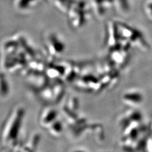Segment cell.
I'll use <instances>...</instances> for the list:
<instances>
[{"label":"cell","mask_w":152,"mask_h":152,"mask_svg":"<svg viewBox=\"0 0 152 152\" xmlns=\"http://www.w3.org/2000/svg\"><path fill=\"white\" fill-rule=\"evenodd\" d=\"M10 85L5 75L0 72V98L6 97L10 92Z\"/></svg>","instance_id":"obj_9"},{"label":"cell","mask_w":152,"mask_h":152,"mask_svg":"<svg viewBox=\"0 0 152 152\" xmlns=\"http://www.w3.org/2000/svg\"><path fill=\"white\" fill-rule=\"evenodd\" d=\"M45 50L51 60L60 57L65 52V44L54 34H51L45 45Z\"/></svg>","instance_id":"obj_3"},{"label":"cell","mask_w":152,"mask_h":152,"mask_svg":"<svg viewBox=\"0 0 152 152\" xmlns=\"http://www.w3.org/2000/svg\"><path fill=\"white\" fill-rule=\"evenodd\" d=\"M118 27L120 30V34L130 44L132 43L144 50L148 48L145 39L139 31L123 24H121Z\"/></svg>","instance_id":"obj_2"},{"label":"cell","mask_w":152,"mask_h":152,"mask_svg":"<svg viewBox=\"0 0 152 152\" xmlns=\"http://www.w3.org/2000/svg\"><path fill=\"white\" fill-rule=\"evenodd\" d=\"M26 116V110L19 106L11 110L7 115L0 132V141L5 148L19 151L22 143L20 136Z\"/></svg>","instance_id":"obj_1"},{"label":"cell","mask_w":152,"mask_h":152,"mask_svg":"<svg viewBox=\"0 0 152 152\" xmlns=\"http://www.w3.org/2000/svg\"><path fill=\"white\" fill-rule=\"evenodd\" d=\"M122 100L124 103L129 106L135 107L142 102L143 95L140 91L136 89H131L124 94Z\"/></svg>","instance_id":"obj_6"},{"label":"cell","mask_w":152,"mask_h":152,"mask_svg":"<svg viewBox=\"0 0 152 152\" xmlns=\"http://www.w3.org/2000/svg\"><path fill=\"white\" fill-rule=\"evenodd\" d=\"M39 140L40 137L38 134H34L28 139V140L26 142V143L22 144L21 147L22 151L24 152H31L35 151L38 147Z\"/></svg>","instance_id":"obj_7"},{"label":"cell","mask_w":152,"mask_h":152,"mask_svg":"<svg viewBox=\"0 0 152 152\" xmlns=\"http://www.w3.org/2000/svg\"><path fill=\"white\" fill-rule=\"evenodd\" d=\"M64 126L60 120H56L46 129L49 134L53 137H59L62 134Z\"/></svg>","instance_id":"obj_8"},{"label":"cell","mask_w":152,"mask_h":152,"mask_svg":"<svg viewBox=\"0 0 152 152\" xmlns=\"http://www.w3.org/2000/svg\"><path fill=\"white\" fill-rule=\"evenodd\" d=\"M148 11L149 12V14L152 16V3L149 4L147 6Z\"/></svg>","instance_id":"obj_10"},{"label":"cell","mask_w":152,"mask_h":152,"mask_svg":"<svg viewBox=\"0 0 152 152\" xmlns=\"http://www.w3.org/2000/svg\"><path fill=\"white\" fill-rule=\"evenodd\" d=\"M64 93V86L61 82H57L50 86L41 90L40 97L46 102H57L59 101Z\"/></svg>","instance_id":"obj_4"},{"label":"cell","mask_w":152,"mask_h":152,"mask_svg":"<svg viewBox=\"0 0 152 152\" xmlns=\"http://www.w3.org/2000/svg\"><path fill=\"white\" fill-rule=\"evenodd\" d=\"M58 113L53 107H46L39 114L38 122L40 126L45 129H47L50 125L58 120Z\"/></svg>","instance_id":"obj_5"},{"label":"cell","mask_w":152,"mask_h":152,"mask_svg":"<svg viewBox=\"0 0 152 152\" xmlns=\"http://www.w3.org/2000/svg\"></svg>","instance_id":"obj_11"}]
</instances>
